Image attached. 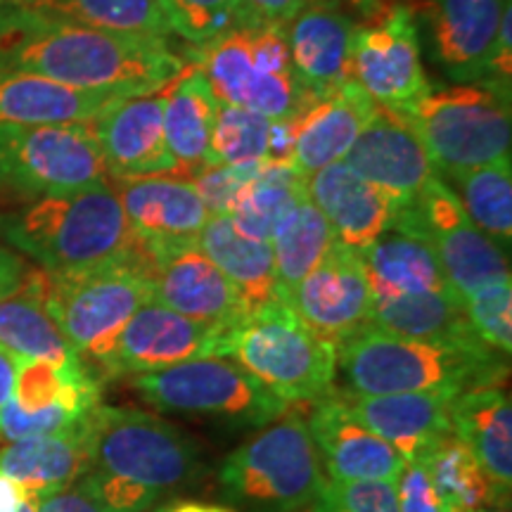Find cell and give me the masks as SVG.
<instances>
[{
    "instance_id": "obj_1",
    "label": "cell",
    "mask_w": 512,
    "mask_h": 512,
    "mask_svg": "<svg viewBox=\"0 0 512 512\" xmlns=\"http://www.w3.org/2000/svg\"><path fill=\"white\" fill-rule=\"evenodd\" d=\"M166 38L114 34L0 5V67L121 98L162 91L185 69Z\"/></svg>"
},
{
    "instance_id": "obj_2",
    "label": "cell",
    "mask_w": 512,
    "mask_h": 512,
    "mask_svg": "<svg viewBox=\"0 0 512 512\" xmlns=\"http://www.w3.org/2000/svg\"><path fill=\"white\" fill-rule=\"evenodd\" d=\"M88 432L91 463L81 482L110 512H147L204 475L190 434L159 415L98 403Z\"/></svg>"
},
{
    "instance_id": "obj_3",
    "label": "cell",
    "mask_w": 512,
    "mask_h": 512,
    "mask_svg": "<svg viewBox=\"0 0 512 512\" xmlns=\"http://www.w3.org/2000/svg\"><path fill=\"white\" fill-rule=\"evenodd\" d=\"M337 370L349 394L384 396L498 387L508 375V356L484 342H427L401 337L368 323L337 347Z\"/></svg>"
},
{
    "instance_id": "obj_4",
    "label": "cell",
    "mask_w": 512,
    "mask_h": 512,
    "mask_svg": "<svg viewBox=\"0 0 512 512\" xmlns=\"http://www.w3.org/2000/svg\"><path fill=\"white\" fill-rule=\"evenodd\" d=\"M0 238L46 273H72L138 252L112 183L27 202L0 216Z\"/></svg>"
},
{
    "instance_id": "obj_5",
    "label": "cell",
    "mask_w": 512,
    "mask_h": 512,
    "mask_svg": "<svg viewBox=\"0 0 512 512\" xmlns=\"http://www.w3.org/2000/svg\"><path fill=\"white\" fill-rule=\"evenodd\" d=\"M394 112L420 138L439 178L510 159V88L489 81L430 86Z\"/></svg>"
},
{
    "instance_id": "obj_6",
    "label": "cell",
    "mask_w": 512,
    "mask_h": 512,
    "mask_svg": "<svg viewBox=\"0 0 512 512\" xmlns=\"http://www.w3.org/2000/svg\"><path fill=\"white\" fill-rule=\"evenodd\" d=\"M36 283L57 328L91 368L100 366L133 313L152 299L143 245L124 259L83 271L36 268Z\"/></svg>"
},
{
    "instance_id": "obj_7",
    "label": "cell",
    "mask_w": 512,
    "mask_h": 512,
    "mask_svg": "<svg viewBox=\"0 0 512 512\" xmlns=\"http://www.w3.org/2000/svg\"><path fill=\"white\" fill-rule=\"evenodd\" d=\"M323 475L306 418L287 411L230 453L219 482L228 501L252 512H297L309 508Z\"/></svg>"
},
{
    "instance_id": "obj_8",
    "label": "cell",
    "mask_w": 512,
    "mask_h": 512,
    "mask_svg": "<svg viewBox=\"0 0 512 512\" xmlns=\"http://www.w3.org/2000/svg\"><path fill=\"white\" fill-rule=\"evenodd\" d=\"M192 50V64L226 105L266 119H292L311 102L292 72L285 27H242Z\"/></svg>"
},
{
    "instance_id": "obj_9",
    "label": "cell",
    "mask_w": 512,
    "mask_h": 512,
    "mask_svg": "<svg viewBox=\"0 0 512 512\" xmlns=\"http://www.w3.org/2000/svg\"><path fill=\"white\" fill-rule=\"evenodd\" d=\"M131 387L162 413L233 427H266L290 411V403L226 356L192 358L155 373L133 375Z\"/></svg>"
},
{
    "instance_id": "obj_10",
    "label": "cell",
    "mask_w": 512,
    "mask_h": 512,
    "mask_svg": "<svg viewBox=\"0 0 512 512\" xmlns=\"http://www.w3.org/2000/svg\"><path fill=\"white\" fill-rule=\"evenodd\" d=\"M230 356L287 403L323 399L337 377V349L283 302L254 311L233 330Z\"/></svg>"
},
{
    "instance_id": "obj_11",
    "label": "cell",
    "mask_w": 512,
    "mask_h": 512,
    "mask_svg": "<svg viewBox=\"0 0 512 512\" xmlns=\"http://www.w3.org/2000/svg\"><path fill=\"white\" fill-rule=\"evenodd\" d=\"M110 183L91 124H0V195L24 204Z\"/></svg>"
},
{
    "instance_id": "obj_12",
    "label": "cell",
    "mask_w": 512,
    "mask_h": 512,
    "mask_svg": "<svg viewBox=\"0 0 512 512\" xmlns=\"http://www.w3.org/2000/svg\"><path fill=\"white\" fill-rule=\"evenodd\" d=\"M392 230L432 247L448 285L463 302L477 287L510 278L508 252L470 221L444 178L434 176L408 207L396 211Z\"/></svg>"
},
{
    "instance_id": "obj_13",
    "label": "cell",
    "mask_w": 512,
    "mask_h": 512,
    "mask_svg": "<svg viewBox=\"0 0 512 512\" xmlns=\"http://www.w3.org/2000/svg\"><path fill=\"white\" fill-rule=\"evenodd\" d=\"M152 299L185 318L233 332L249 309L195 240L143 242Z\"/></svg>"
},
{
    "instance_id": "obj_14",
    "label": "cell",
    "mask_w": 512,
    "mask_h": 512,
    "mask_svg": "<svg viewBox=\"0 0 512 512\" xmlns=\"http://www.w3.org/2000/svg\"><path fill=\"white\" fill-rule=\"evenodd\" d=\"M351 76L389 110H401L430 91L413 8L387 5L368 24H358Z\"/></svg>"
},
{
    "instance_id": "obj_15",
    "label": "cell",
    "mask_w": 512,
    "mask_h": 512,
    "mask_svg": "<svg viewBox=\"0 0 512 512\" xmlns=\"http://www.w3.org/2000/svg\"><path fill=\"white\" fill-rule=\"evenodd\" d=\"M100 380L88 363L17 361L15 387L0 408V441L38 437L74 425L98 406Z\"/></svg>"
},
{
    "instance_id": "obj_16",
    "label": "cell",
    "mask_w": 512,
    "mask_h": 512,
    "mask_svg": "<svg viewBox=\"0 0 512 512\" xmlns=\"http://www.w3.org/2000/svg\"><path fill=\"white\" fill-rule=\"evenodd\" d=\"M230 335V330L185 318L150 299L133 313L98 368L110 377H133L192 358H228Z\"/></svg>"
},
{
    "instance_id": "obj_17",
    "label": "cell",
    "mask_w": 512,
    "mask_h": 512,
    "mask_svg": "<svg viewBox=\"0 0 512 512\" xmlns=\"http://www.w3.org/2000/svg\"><path fill=\"white\" fill-rule=\"evenodd\" d=\"M285 304L313 335L337 349L339 342L370 323L373 292L361 254L335 240Z\"/></svg>"
},
{
    "instance_id": "obj_18",
    "label": "cell",
    "mask_w": 512,
    "mask_h": 512,
    "mask_svg": "<svg viewBox=\"0 0 512 512\" xmlns=\"http://www.w3.org/2000/svg\"><path fill=\"white\" fill-rule=\"evenodd\" d=\"M342 162L375 185L396 211L408 207L439 176L413 128L387 107H377Z\"/></svg>"
},
{
    "instance_id": "obj_19",
    "label": "cell",
    "mask_w": 512,
    "mask_h": 512,
    "mask_svg": "<svg viewBox=\"0 0 512 512\" xmlns=\"http://www.w3.org/2000/svg\"><path fill=\"white\" fill-rule=\"evenodd\" d=\"M166 88L119 100L93 121L110 181L176 174L164 133Z\"/></svg>"
},
{
    "instance_id": "obj_20",
    "label": "cell",
    "mask_w": 512,
    "mask_h": 512,
    "mask_svg": "<svg viewBox=\"0 0 512 512\" xmlns=\"http://www.w3.org/2000/svg\"><path fill=\"white\" fill-rule=\"evenodd\" d=\"M358 22L339 0H313L285 27L292 72L311 100L335 93L351 76Z\"/></svg>"
},
{
    "instance_id": "obj_21",
    "label": "cell",
    "mask_w": 512,
    "mask_h": 512,
    "mask_svg": "<svg viewBox=\"0 0 512 512\" xmlns=\"http://www.w3.org/2000/svg\"><path fill=\"white\" fill-rule=\"evenodd\" d=\"M306 427L316 444L323 472L330 479L396 482L406 465L394 446L377 437L351 413L344 394L330 392L313 401Z\"/></svg>"
},
{
    "instance_id": "obj_22",
    "label": "cell",
    "mask_w": 512,
    "mask_h": 512,
    "mask_svg": "<svg viewBox=\"0 0 512 512\" xmlns=\"http://www.w3.org/2000/svg\"><path fill=\"white\" fill-rule=\"evenodd\" d=\"M377 107L380 105L356 81L344 83L325 98L311 100L294 117L290 169L309 178L323 166L342 162Z\"/></svg>"
},
{
    "instance_id": "obj_23",
    "label": "cell",
    "mask_w": 512,
    "mask_h": 512,
    "mask_svg": "<svg viewBox=\"0 0 512 512\" xmlns=\"http://www.w3.org/2000/svg\"><path fill=\"white\" fill-rule=\"evenodd\" d=\"M458 389H430V392L347 396L351 413L363 425L382 437L394 451L411 463L441 437L451 434V411Z\"/></svg>"
},
{
    "instance_id": "obj_24",
    "label": "cell",
    "mask_w": 512,
    "mask_h": 512,
    "mask_svg": "<svg viewBox=\"0 0 512 512\" xmlns=\"http://www.w3.org/2000/svg\"><path fill=\"white\" fill-rule=\"evenodd\" d=\"M110 183L140 242L195 240L214 216L188 176L162 174Z\"/></svg>"
},
{
    "instance_id": "obj_25",
    "label": "cell",
    "mask_w": 512,
    "mask_h": 512,
    "mask_svg": "<svg viewBox=\"0 0 512 512\" xmlns=\"http://www.w3.org/2000/svg\"><path fill=\"white\" fill-rule=\"evenodd\" d=\"M508 12L510 0H430L427 3L434 55L451 79L458 83L484 79L486 60Z\"/></svg>"
},
{
    "instance_id": "obj_26",
    "label": "cell",
    "mask_w": 512,
    "mask_h": 512,
    "mask_svg": "<svg viewBox=\"0 0 512 512\" xmlns=\"http://www.w3.org/2000/svg\"><path fill=\"white\" fill-rule=\"evenodd\" d=\"M304 188L309 200L330 223L339 245L361 254L387 230H392L394 204L344 162L328 164L304 178Z\"/></svg>"
},
{
    "instance_id": "obj_27",
    "label": "cell",
    "mask_w": 512,
    "mask_h": 512,
    "mask_svg": "<svg viewBox=\"0 0 512 512\" xmlns=\"http://www.w3.org/2000/svg\"><path fill=\"white\" fill-rule=\"evenodd\" d=\"M88 415L60 432L5 444L0 448V472L38 498L76 484L91 463Z\"/></svg>"
},
{
    "instance_id": "obj_28",
    "label": "cell",
    "mask_w": 512,
    "mask_h": 512,
    "mask_svg": "<svg viewBox=\"0 0 512 512\" xmlns=\"http://www.w3.org/2000/svg\"><path fill=\"white\" fill-rule=\"evenodd\" d=\"M451 432L470 448L496 491L510 503L512 403L501 387H479L456 396Z\"/></svg>"
},
{
    "instance_id": "obj_29",
    "label": "cell",
    "mask_w": 512,
    "mask_h": 512,
    "mask_svg": "<svg viewBox=\"0 0 512 512\" xmlns=\"http://www.w3.org/2000/svg\"><path fill=\"white\" fill-rule=\"evenodd\" d=\"M119 100L0 67V124H91Z\"/></svg>"
},
{
    "instance_id": "obj_30",
    "label": "cell",
    "mask_w": 512,
    "mask_h": 512,
    "mask_svg": "<svg viewBox=\"0 0 512 512\" xmlns=\"http://www.w3.org/2000/svg\"><path fill=\"white\" fill-rule=\"evenodd\" d=\"M216 112L219 98L211 91L207 76L195 64H185L183 72L166 86L164 107V133L176 159V174L188 176L209 164Z\"/></svg>"
},
{
    "instance_id": "obj_31",
    "label": "cell",
    "mask_w": 512,
    "mask_h": 512,
    "mask_svg": "<svg viewBox=\"0 0 512 512\" xmlns=\"http://www.w3.org/2000/svg\"><path fill=\"white\" fill-rule=\"evenodd\" d=\"M197 245L233 283L249 309V316L268 304L280 302L273 252L268 242L245 238L235 230L228 216L214 214L197 235Z\"/></svg>"
},
{
    "instance_id": "obj_32",
    "label": "cell",
    "mask_w": 512,
    "mask_h": 512,
    "mask_svg": "<svg viewBox=\"0 0 512 512\" xmlns=\"http://www.w3.org/2000/svg\"><path fill=\"white\" fill-rule=\"evenodd\" d=\"M0 349L8 351L17 361H46L53 366L86 363L67 342L43 304L36 268H31L24 285L15 294L0 299Z\"/></svg>"
},
{
    "instance_id": "obj_33",
    "label": "cell",
    "mask_w": 512,
    "mask_h": 512,
    "mask_svg": "<svg viewBox=\"0 0 512 512\" xmlns=\"http://www.w3.org/2000/svg\"><path fill=\"white\" fill-rule=\"evenodd\" d=\"M361 261L373 299L453 290L432 247L399 230H387L382 238L363 249Z\"/></svg>"
},
{
    "instance_id": "obj_34",
    "label": "cell",
    "mask_w": 512,
    "mask_h": 512,
    "mask_svg": "<svg viewBox=\"0 0 512 512\" xmlns=\"http://www.w3.org/2000/svg\"><path fill=\"white\" fill-rule=\"evenodd\" d=\"M370 323L394 335L427 339V342H475L479 339L470 328L463 299L453 290L373 299Z\"/></svg>"
},
{
    "instance_id": "obj_35",
    "label": "cell",
    "mask_w": 512,
    "mask_h": 512,
    "mask_svg": "<svg viewBox=\"0 0 512 512\" xmlns=\"http://www.w3.org/2000/svg\"><path fill=\"white\" fill-rule=\"evenodd\" d=\"M275 280H278L280 302H287L294 287L313 271L325 252L335 245L330 223L320 214L316 204L304 195L275 226L271 240Z\"/></svg>"
},
{
    "instance_id": "obj_36",
    "label": "cell",
    "mask_w": 512,
    "mask_h": 512,
    "mask_svg": "<svg viewBox=\"0 0 512 512\" xmlns=\"http://www.w3.org/2000/svg\"><path fill=\"white\" fill-rule=\"evenodd\" d=\"M430 475L434 489L453 512H477L486 508H510L479 467L472 451L456 434H446L418 458Z\"/></svg>"
},
{
    "instance_id": "obj_37",
    "label": "cell",
    "mask_w": 512,
    "mask_h": 512,
    "mask_svg": "<svg viewBox=\"0 0 512 512\" xmlns=\"http://www.w3.org/2000/svg\"><path fill=\"white\" fill-rule=\"evenodd\" d=\"M15 8L43 12L114 34L169 38L157 0H5Z\"/></svg>"
},
{
    "instance_id": "obj_38",
    "label": "cell",
    "mask_w": 512,
    "mask_h": 512,
    "mask_svg": "<svg viewBox=\"0 0 512 512\" xmlns=\"http://www.w3.org/2000/svg\"><path fill=\"white\" fill-rule=\"evenodd\" d=\"M470 221L503 252L512 242V164L510 159L446 176Z\"/></svg>"
},
{
    "instance_id": "obj_39",
    "label": "cell",
    "mask_w": 512,
    "mask_h": 512,
    "mask_svg": "<svg viewBox=\"0 0 512 512\" xmlns=\"http://www.w3.org/2000/svg\"><path fill=\"white\" fill-rule=\"evenodd\" d=\"M304 195V178L294 174L290 166L264 164L238 195L228 219L245 238L268 242L280 219Z\"/></svg>"
},
{
    "instance_id": "obj_40",
    "label": "cell",
    "mask_w": 512,
    "mask_h": 512,
    "mask_svg": "<svg viewBox=\"0 0 512 512\" xmlns=\"http://www.w3.org/2000/svg\"><path fill=\"white\" fill-rule=\"evenodd\" d=\"M271 121L245 107L226 105L219 100L214 131L209 143L207 166H228V169H259L268 164V138Z\"/></svg>"
},
{
    "instance_id": "obj_41",
    "label": "cell",
    "mask_w": 512,
    "mask_h": 512,
    "mask_svg": "<svg viewBox=\"0 0 512 512\" xmlns=\"http://www.w3.org/2000/svg\"><path fill=\"white\" fill-rule=\"evenodd\" d=\"M166 27L192 48L214 43L230 31L252 27L242 0H157Z\"/></svg>"
},
{
    "instance_id": "obj_42",
    "label": "cell",
    "mask_w": 512,
    "mask_h": 512,
    "mask_svg": "<svg viewBox=\"0 0 512 512\" xmlns=\"http://www.w3.org/2000/svg\"><path fill=\"white\" fill-rule=\"evenodd\" d=\"M470 328L489 349L510 356L512 351V283L510 278L477 287L465 297Z\"/></svg>"
},
{
    "instance_id": "obj_43",
    "label": "cell",
    "mask_w": 512,
    "mask_h": 512,
    "mask_svg": "<svg viewBox=\"0 0 512 512\" xmlns=\"http://www.w3.org/2000/svg\"><path fill=\"white\" fill-rule=\"evenodd\" d=\"M309 512H399L396 482L325 479Z\"/></svg>"
},
{
    "instance_id": "obj_44",
    "label": "cell",
    "mask_w": 512,
    "mask_h": 512,
    "mask_svg": "<svg viewBox=\"0 0 512 512\" xmlns=\"http://www.w3.org/2000/svg\"><path fill=\"white\" fill-rule=\"evenodd\" d=\"M261 169V166H259ZM259 169H228V166H204L188 174V178L200 190L204 204L211 214L228 216L235 200L245 185L259 174Z\"/></svg>"
},
{
    "instance_id": "obj_45",
    "label": "cell",
    "mask_w": 512,
    "mask_h": 512,
    "mask_svg": "<svg viewBox=\"0 0 512 512\" xmlns=\"http://www.w3.org/2000/svg\"><path fill=\"white\" fill-rule=\"evenodd\" d=\"M396 496H399V512H453L451 505L437 494L420 460L403 465L396 479Z\"/></svg>"
},
{
    "instance_id": "obj_46",
    "label": "cell",
    "mask_w": 512,
    "mask_h": 512,
    "mask_svg": "<svg viewBox=\"0 0 512 512\" xmlns=\"http://www.w3.org/2000/svg\"><path fill=\"white\" fill-rule=\"evenodd\" d=\"M309 3L313 0H242V8L252 27H261V24L287 27Z\"/></svg>"
},
{
    "instance_id": "obj_47",
    "label": "cell",
    "mask_w": 512,
    "mask_h": 512,
    "mask_svg": "<svg viewBox=\"0 0 512 512\" xmlns=\"http://www.w3.org/2000/svg\"><path fill=\"white\" fill-rule=\"evenodd\" d=\"M36 512H110V510H107L105 505L91 494V489H88V486L79 479V482L67 486V489L38 498Z\"/></svg>"
},
{
    "instance_id": "obj_48",
    "label": "cell",
    "mask_w": 512,
    "mask_h": 512,
    "mask_svg": "<svg viewBox=\"0 0 512 512\" xmlns=\"http://www.w3.org/2000/svg\"><path fill=\"white\" fill-rule=\"evenodd\" d=\"M31 268L15 249L0 247V299L15 294L24 285Z\"/></svg>"
},
{
    "instance_id": "obj_49",
    "label": "cell",
    "mask_w": 512,
    "mask_h": 512,
    "mask_svg": "<svg viewBox=\"0 0 512 512\" xmlns=\"http://www.w3.org/2000/svg\"><path fill=\"white\" fill-rule=\"evenodd\" d=\"M31 496L34 494H29L22 484L0 472V512H19Z\"/></svg>"
},
{
    "instance_id": "obj_50",
    "label": "cell",
    "mask_w": 512,
    "mask_h": 512,
    "mask_svg": "<svg viewBox=\"0 0 512 512\" xmlns=\"http://www.w3.org/2000/svg\"><path fill=\"white\" fill-rule=\"evenodd\" d=\"M15 375H17V358L8 354L5 349H0V408L10 399L12 387H15Z\"/></svg>"
},
{
    "instance_id": "obj_51",
    "label": "cell",
    "mask_w": 512,
    "mask_h": 512,
    "mask_svg": "<svg viewBox=\"0 0 512 512\" xmlns=\"http://www.w3.org/2000/svg\"><path fill=\"white\" fill-rule=\"evenodd\" d=\"M339 3H349L351 8H354L361 17H366L368 22L380 15V12L389 5L387 0H339Z\"/></svg>"
},
{
    "instance_id": "obj_52",
    "label": "cell",
    "mask_w": 512,
    "mask_h": 512,
    "mask_svg": "<svg viewBox=\"0 0 512 512\" xmlns=\"http://www.w3.org/2000/svg\"><path fill=\"white\" fill-rule=\"evenodd\" d=\"M162 512H233L221 508V505H209V503H195V501H183V503H174L169 508H164Z\"/></svg>"
},
{
    "instance_id": "obj_53",
    "label": "cell",
    "mask_w": 512,
    "mask_h": 512,
    "mask_svg": "<svg viewBox=\"0 0 512 512\" xmlns=\"http://www.w3.org/2000/svg\"><path fill=\"white\" fill-rule=\"evenodd\" d=\"M36 510H38V496H31L29 503L24 505V508L19 510V512H36Z\"/></svg>"
},
{
    "instance_id": "obj_54",
    "label": "cell",
    "mask_w": 512,
    "mask_h": 512,
    "mask_svg": "<svg viewBox=\"0 0 512 512\" xmlns=\"http://www.w3.org/2000/svg\"><path fill=\"white\" fill-rule=\"evenodd\" d=\"M477 512H510V508H486V510H477Z\"/></svg>"
},
{
    "instance_id": "obj_55",
    "label": "cell",
    "mask_w": 512,
    "mask_h": 512,
    "mask_svg": "<svg viewBox=\"0 0 512 512\" xmlns=\"http://www.w3.org/2000/svg\"><path fill=\"white\" fill-rule=\"evenodd\" d=\"M5 3V0H0V5H3Z\"/></svg>"
}]
</instances>
